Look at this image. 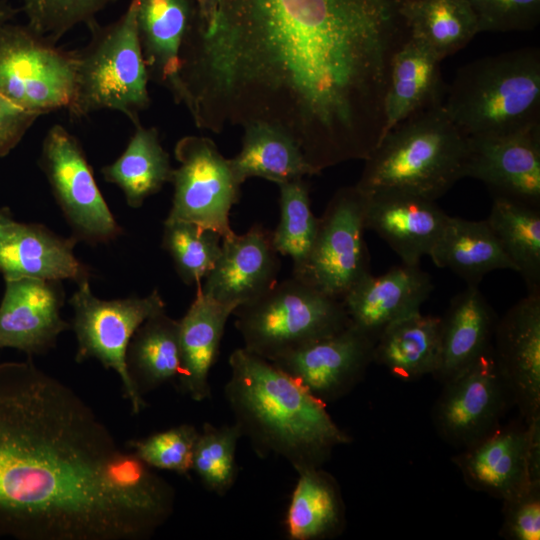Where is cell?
<instances>
[{
    "label": "cell",
    "instance_id": "1",
    "mask_svg": "<svg viewBox=\"0 0 540 540\" xmlns=\"http://www.w3.org/2000/svg\"><path fill=\"white\" fill-rule=\"evenodd\" d=\"M404 0H221L215 25H189L178 103L200 129L266 122L316 171L365 160L384 129Z\"/></svg>",
    "mask_w": 540,
    "mask_h": 540
},
{
    "label": "cell",
    "instance_id": "2",
    "mask_svg": "<svg viewBox=\"0 0 540 540\" xmlns=\"http://www.w3.org/2000/svg\"><path fill=\"white\" fill-rule=\"evenodd\" d=\"M175 498L72 388L31 357L0 363V537L144 540Z\"/></svg>",
    "mask_w": 540,
    "mask_h": 540
},
{
    "label": "cell",
    "instance_id": "3",
    "mask_svg": "<svg viewBox=\"0 0 540 540\" xmlns=\"http://www.w3.org/2000/svg\"><path fill=\"white\" fill-rule=\"evenodd\" d=\"M229 366L224 395L259 457H281L297 472L322 467L336 447L352 441L325 403L271 361L241 347L231 353Z\"/></svg>",
    "mask_w": 540,
    "mask_h": 540
},
{
    "label": "cell",
    "instance_id": "4",
    "mask_svg": "<svg viewBox=\"0 0 540 540\" xmlns=\"http://www.w3.org/2000/svg\"><path fill=\"white\" fill-rule=\"evenodd\" d=\"M469 138L443 103L419 111L379 141L355 186L364 193L404 192L429 200L443 196L465 177Z\"/></svg>",
    "mask_w": 540,
    "mask_h": 540
},
{
    "label": "cell",
    "instance_id": "5",
    "mask_svg": "<svg viewBox=\"0 0 540 540\" xmlns=\"http://www.w3.org/2000/svg\"><path fill=\"white\" fill-rule=\"evenodd\" d=\"M443 107L467 137L506 134L540 123V52L487 56L461 67Z\"/></svg>",
    "mask_w": 540,
    "mask_h": 540
},
{
    "label": "cell",
    "instance_id": "6",
    "mask_svg": "<svg viewBox=\"0 0 540 540\" xmlns=\"http://www.w3.org/2000/svg\"><path fill=\"white\" fill-rule=\"evenodd\" d=\"M89 43L75 52L72 98L67 109L76 118L102 109L123 113L135 126L150 103L148 74L137 31V1L131 0L109 25L87 24Z\"/></svg>",
    "mask_w": 540,
    "mask_h": 540
},
{
    "label": "cell",
    "instance_id": "7",
    "mask_svg": "<svg viewBox=\"0 0 540 540\" xmlns=\"http://www.w3.org/2000/svg\"><path fill=\"white\" fill-rule=\"evenodd\" d=\"M232 315L243 347L269 361L350 324L342 300L293 275L237 307Z\"/></svg>",
    "mask_w": 540,
    "mask_h": 540
},
{
    "label": "cell",
    "instance_id": "8",
    "mask_svg": "<svg viewBox=\"0 0 540 540\" xmlns=\"http://www.w3.org/2000/svg\"><path fill=\"white\" fill-rule=\"evenodd\" d=\"M70 298L74 316L71 327L77 340L75 360L96 359L120 378L123 397L133 414L147 406L137 391L127 369L126 351L138 327L149 317L166 311L158 289L145 297L103 300L93 295L89 279L77 283Z\"/></svg>",
    "mask_w": 540,
    "mask_h": 540
},
{
    "label": "cell",
    "instance_id": "9",
    "mask_svg": "<svg viewBox=\"0 0 540 540\" xmlns=\"http://www.w3.org/2000/svg\"><path fill=\"white\" fill-rule=\"evenodd\" d=\"M75 76V52L61 50L28 25L0 27V95L43 115L67 108Z\"/></svg>",
    "mask_w": 540,
    "mask_h": 540
},
{
    "label": "cell",
    "instance_id": "10",
    "mask_svg": "<svg viewBox=\"0 0 540 540\" xmlns=\"http://www.w3.org/2000/svg\"><path fill=\"white\" fill-rule=\"evenodd\" d=\"M366 195L355 185L339 189L318 218L304 265L293 276L342 300L370 272L364 240Z\"/></svg>",
    "mask_w": 540,
    "mask_h": 540
},
{
    "label": "cell",
    "instance_id": "11",
    "mask_svg": "<svg viewBox=\"0 0 540 540\" xmlns=\"http://www.w3.org/2000/svg\"><path fill=\"white\" fill-rule=\"evenodd\" d=\"M179 163L173 169L172 206L165 221H183L217 232L222 239L235 234L230 212L239 202L241 183L230 160L207 137L185 136L175 145Z\"/></svg>",
    "mask_w": 540,
    "mask_h": 540
},
{
    "label": "cell",
    "instance_id": "12",
    "mask_svg": "<svg viewBox=\"0 0 540 540\" xmlns=\"http://www.w3.org/2000/svg\"><path fill=\"white\" fill-rule=\"evenodd\" d=\"M40 166L77 241L108 243L123 233L96 184L79 141L63 126L57 124L48 130Z\"/></svg>",
    "mask_w": 540,
    "mask_h": 540
},
{
    "label": "cell",
    "instance_id": "13",
    "mask_svg": "<svg viewBox=\"0 0 540 540\" xmlns=\"http://www.w3.org/2000/svg\"><path fill=\"white\" fill-rule=\"evenodd\" d=\"M432 409V421L447 443L466 448L499 424L509 394L492 345L475 362L446 381Z\"/></svg>",
    "mask_w": 540,
    "mask_h": 540
},
{
    "label": "cell",
    "instance_id": "14",
    "mask_svg": "<svg viewBox=\"0 0 540 540\" xmlns=\"http://www.w3.org/2000/svg\"><path fill=\"white\" fill-rule=\"evenodd\" d=\"M375 340L352 325L271 362L325 403L350 393L373 362Z\"/></svg>",
    "mask_w": 540,
    "mask_h": 540
},
{
    "label": "cell",
    "instance_id": "15",
    "mask_svg": "<svg viewBox=\"0 0 540 540\" xmlns=\"http://www.w3.org/2000/svg\"><path fill=\"white\" fill-rule=\"evenodd\" d=\"M468 138L465 177L483 182L493 197L540 207V123Z\"/></svg>",
    "mask_w": 540,
    "mask_h": 540
},
{
    "label": "cell",
    "instance_id": "16",
    "mask_svg": "<svg viewBox=\"0 0 540 540\" xmlns=\"http://www.w3.org/2000/svg\"><path fill=\"white\" fill-rule=\"evenodd\" d=\"M492 351L510 399L525 423L540 416V292L497 319Z\"/></svg>",
    "mask_w": 540,
    "mask_h": 540
},
{
    "label": "cell",
    "instance_id": "17",
    "mask_svg": "<svg viewBox=\"0 0 540 540\" xmlns=\"http://www.w3.org/2000/svg\"><path fill=\"white\" fill-rule=\"evenodd\" d=\"M63 304L60 281L5 280L0 303V349L13 348L29 357L52 349L58 336L71 328L61 317Z\"/></svg>",
    "mask_w": 540,
    "mask_h": 540
},
{
    "label": "cell",
    "instance_id": "18",
    "mask_svg": "<svg viewBox=\"0 0 540 540\" xmlns=\"http://www.w3.org/2000/svg\"><path fill=\"white\" fill-rule=\"evenodd\" d=\"M279 272L272 232L254 225L244 234L222 239L219 258L198 288L208 297L237 308L268 291L278 282Z\"/></svg>",
    "mask_w": 540,
    "mask_h": 540
},
{
    "label": "cell",
    "instance_id": "19",
    "mask_svg": "<svg viewBox=\"0 0 540 540\" xmlns=\"http://www.w3.org/2000/svg\"><path fill=\"white\" fill-rule=\"evenodd\" d=\"M365 195L366 229L385 241L403 264L419 265L429 256L449 218L435 201L391 190Z\"/></svg>",
    "mask_w": 540,
    "mask_h": 540
},
{
    "label": "cell",
    "instance_id": "20",
    "mask_svg": "<svg viewBox=\"0 0 540 540\" xmlns=\"http://www.w3.org/2000/svg\"><path fill=\"white\" fill-rule=\"evenodd\" d=\"M434 285L419 265L401 264L386 273H371L342 298L350 323L375 341L390 324L420 312Z\"/></svg>",
    "mask_w": 540,
    "mask_h": 540
},
{
    "label": "cell",
    "instance_id": "21",
    "mask_svg": "<svg viewBox=\"0 0 540 540\" xmlns=\"http://www.w3.org/2000/svg\"><path fill=\"white\" fill-rule=\"evenodd\" d=\"M528 425L499 424L453 458L465 483L502 501L530 483Z\"/></svg>",
    "mask_w": 540,
    "mask_h": 540
},
{
    "label": "cell",
    "instance_id": "22",
    "mask_svg": "<svg viewBox=\"0 0 540 540\" xmlns=\"http://www.w3.org/2000/svg\"><path fill=\"white\" fill-rule=\"evenodd\" d=\"M74 237L56 235L45 226L12 221L0 229V273L4 280L89 279L88 268L74 254Z\"/></svg>",
    "mask_w": 540,
    "mask_h": 540
},
{
    "label": "cell",
    "instance_id": "23",
    "mask_svg": "<svg viewBox=\"0 0 540 540\" xmlns=\"http://www.w3.org/2000/svg\"><path fill=\"white\" fill-rule=\"evenodd\" d=\"M235 309L208 297L198 288L187 312L178 320V387L182 394L196 402L211 396L210 371L217 360L227 320Z\"/></svg>",
    "mask_w": 540,
    "mask_h": 540
},
{
    "label": "cell",
    "instance_id": "24",
    "mask_svg": "<svg viewBox=\"0 0 540 540\" xmlns=\"http://www.w3.org/2000/svg\"><path fill=\"white\" fill-rule=\"evenodd\" d=\"M495 313L478 286L455 295L441 317L440 349L434 376L445 383L469 367L492 345Z\"/></svg>",
    "mask_w": 540,
    "mask_h": 540
},
{
    "label": "cell",
    "instance_id": "25",
    "mask_svg": "<svg viewBox=\"0 0 540 540\" xmlns=\"http://www.w3.org/2000/svg\"><path fill=\"white\" fill-rule=\"evenodd\" d=\"M137 31L149 80L177 100L180 49L195 12L192 0H136Z\"/></svg>",
    "mask_w": 540,
    "mask_h": 540
},
{
    "label": "cell",
    "instance_id": "26",
    "mask_svg": "<svg viewBox=\"0 0 540 540\" xmlns=\"http://www.w3.org/2000/svg\"><path fill=\"white\" fill-rule=\"evenodd\" d=\"M440 63L428 48L411 37L396 52L384 101L382 137L413 114L443 103L447 86Z\"/></svg>",
    "mask_w": 540,
    "mask_h": 540
},
{
    "label": "cell",
    "instance_id": "27",
    "mask_svg": "<svg viewBox=\"0 0 540 540\" xmlns=\"http://www.w3.org/2000/svg\"><path fill=\"white\" fill-rule=\"evenodd\" d=\"M429 257L437 267L451 270L467 285L478 286L495 270L515 271L486 220L449 215Z\"/></svg>",
    "mask_w": 540,
    "mask_h": 540
},
{
    "label": "cell",
    "instance_id": "28",
    "mask_svg": "<svg viewBox=\"0 0 540 540\" xmlns=\"http://www.w3.org/2000/svg\"><path fill=\"white\" fill-rule=\"evenodd\" d=\"M285 526L291 540L337 537L345 528V505L336 479L322 467L297 471Z\"/></svg>",
    "mask_w": 540,
    "mask_h": 540
},
{
    "label": "cell",
    "instance_id": "29",
    "mask_svg": "<svg viewBox=\"0 0 540 540\" xmlns=\"http://www.w3.org/2000/svg\"><path fill=\"white\" fill-rule=\"evenodd\" d=\"M440 327L441 317L421 312L390 324L375 341L373 362L405 381L433 375L439 358Z\"/></svg>",
    "mask_w": 540,
    "mask_h": 540
},
{
    "label": "cell",
    "instance_id": "30",
    "mask_svg": "<svg viewBox=\"0 0 540 540\" xmlns=\"http://www.w3.org/2000/svg\"><path fill=\"white\" fill-rule=\"evenodd\" d=\"M243 127L242 148L229 159L241 184L251 177L264 178L279 185L317 175L298 143L281 128L260 121Z\"/></svg>",
    "mask_w": 540,
    "mask_h": 540
},
{
    "label": "cell",
    "instance_id": "31",
    "mask_svg": "<svg viewBox=\"0 0 540 540\" xmlns=\"http://www.w3.org/2000/svg\"><path fill=\"white\" fill-rule=\"evenodd\" d=\"M124 152L102 168L105 181L117 185L131 208H139L146 198L171 182L173 169L169 154L162 147L158 131L135 126Z\"/></svg>",
    "mask_w": 540,
    "mask_h": 540
},
{
    "label": "cell",
    "instance_id": "32",
    "mask_svg": "<svg viewBox=\"0 0 540 540\" xmlns=\"http://www.w3.org/2000/svg\"><path fill=\"white\" fill-rule=\"evenodd\" d=\"M178 330V320L163 311L146 319L133 334L126 351V364L141 396L177 379Z\"/></svg>",
    "mask_w": 540,
    "mask_h": 540
},
{
    "label": "cell",
    "instance_id": "33",
    "mask_svg": "<svg viewBox=\"0 0 540 540\" xmlns=\"http://www.w3.org/2000/svg\"><path fill=\"white\" fill-rule=\"evenodd\" d=\"M401 12L410 37L441 61L480 33L477 18L465 0H404Z\"/></svg>",
    "mask_w": 540,
    "mask_h": 540
},
{
    "label": "cell",
    "instance_id": "34",
    "mask_svg": "<svg viewBox=\"0 0 540 540\" xmlns=\"http://www.w3.org/2000/svg\"><path fill=\"white\" fill-rule=\"evenodd\" d=\"M486 221L528 292H540V207L493 197Z\"/></svg>",
    "mask_w": 540,
    "mask_h": 540
},
{
    "label": "cell",
    "instance_id": "35",
    "mask_svg": "<svg viewBox=\"0 0 540 540\" xmlns=\"http://www.w3.org/2000/svg\"><path fill=\"white\" fill-rule=\"evenodd\" d=\"M280 219L272 244L279 255L292 260V273L305 263L316 235L318 218L315 217L309 196V185L297 179L278 185Z\"/></svg>",
    "mask_w": 540,
    "mask_h": 540
},
{
    "label": "cell",
    "instance_id": "36",
    "mask_svg": "<svg viewBox=\"0 0 540 540\" xmlns=\"http://www.w3.org/2000/svg\"><path fill=\"white\" fill-rule=\"evenodd\" d=\"M162 247L186 285L200 284L214 267L222 247L215 231L183 221H164Z\"/></svg>",
    "mask_w": 540,
    "mask_h": 540
},
{
    "label": "cell",
    "instance_id": "37",
    "mask_svg": "<svg viewBox=\"0 0 540 540\" xmlns=\"http://www.w3.org/2000/svg\"><path fill=\"white\" fill-rule=\"evenodd\" d=\"M241 438L235 423L202 425L194 447L192 471L206 490L224 496L233 487L238 475L236 449Z\"/></svg>",
    "mask_w": 540,
    "mask_h": 540
},
{
    "label": "cell",
    "instance_id": "38",
    "mask_svg": "<svg viewBox=\"0 0 540 540\" xmlns=\"http://www.w3.org/2000/svg\"><path fill=\"white\" fill-rule=\"evenodd\" d=\"M198 434L195 426L185 423L145 438L129 440L126 447L153 469L188 475L192 471Z\"/></svg>",
    "mask_w": 540,
    "mask_h": 540
},
{
    "label": "cell",
    "instance_id": "39",
    "mask_svg": "<svg viewBox=\"0 0 540 540\" xmlns=\"http://www.w3.org/2000/svg\"><path fill=\"white\" fill-rule=\"evenodd\" d=\"M118 0H23L27 25L55 44L74 26L95 20L97 13Z\"/></svg>",
    "mask_w": 540,
    "mask_h": 540
},
{
    "label": "cell",
    "instance_id": "40",
    "mask_svg": "<svg viewBox=\"0 0 540 540\" xmlns=\"http://www.w3.org/2000/svg\"><path fill=\"white\" fill-rule=\"evenodd\" d=\"M474 12L479 31H526L540 21V0H465Z\"/></svg>",
    "mask_w": 540,
    "mask_h": 540
},
{
    "label": "cell",
    "instance_id": "41",
    "mask_svg": "<svg viewBox=\"0 0 540 540\" xmlns=\"http://www.w3.org/2000/svg\"><path fill=\"white\" fill-rule=\"evenodd\" d=\"M501 535L509 540L540 539V482L504 500Z\"/></svg>",
    "mask_w": 540,
    "mask_h": 540
},
{
    "label": "cell",
    "instance_id": "42",
    "mask_svg": "<svg viewBox=\"0 0 540 540\" xmlns=\"http://www.w3.org/2000/svg\"><path fill=\"white\" fill-rule=\"evenodd\" d=\"M39 116L41 115L25 110L0 95V158L5 157L19 144Z\"/></svg>",
    "mask_w": 540,
    "mask_h": 540
},
{
    "label": "cell",
    "instance_id": "43",
    "mask_svg": "<svg viewBox=\"0 0 540 540\" xmlns=\"http://www.w3.org/2000/svg\"><path fill=\"white\" fill-rule=\"evenodd\" d=\"M195 6L191 25L201 31L208 32L215 25L221 0H192Z\"/></svg>",
    "mask_w": 540,
    "mask_h": 540
},
{
    "label": "cell",
    "instance_id": "44",
    "mask_svg": "<svg viewBox=\"0 0 540 540\" xmlns=\"http://www.w3.org/2000/svg\"><path fill=\"white\" fill-rule=\"evenodd\" d=\"M16 13V9H14L4 0H0V27L7 23H10Z\"/></svg>",
    "mask_w": 540,
    "mask_h": 540
},
{
    "label": "cell",
    "instance_id": "45",
    "mask_svg": "<svg viewBox=\"0 0 540 540\" xmlns=\"http://www.w3.org/2000/svg\"><path fill=\"white\" fill-rule=\"evenodd\" d=\"M14 221L12 213L7 208H0V229Z\"/></svg>",
    "mask_w": 540,
    "mask_h": 540
}]
</instances>
